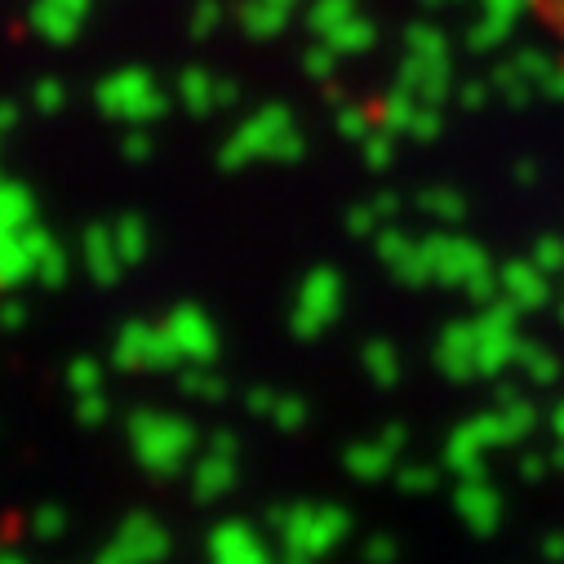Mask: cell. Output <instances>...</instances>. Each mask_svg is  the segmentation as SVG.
Returning a JSON list of instances; mask_svg holds the SVG:
<instances>
[{
    "label": "cell",
    "mask_w": 564,
    "mask_h": 564,
    "mask_svg": "<svg viewBox=\"0 0 564 564\" xmlns=\"http://www.w3.org/2000/svg\"><path fill=\"white\" fill-rule=\"evenodd\" d=\"M400 85L422 102H441L449 94V36L436 23H409L404 28V63Z\"/></svg>",
    "instance_id": "6da1fadb"
},
{
    "label": "cell",
    "mask_w": 564,
    "mask_h": 564,
    "mask_svg": "<svg viewBox=\"0 0 564 564\" xmlns=\"http://www.w3.org/2000/svg\"><path fill=\"white\" fill-rule=\"evenodd\" d=\"M303 152V138L294 129V116L290 107H262L249 124L236 129V138L223 152V165H245V161H258V156H271V161H294Z\"/></svg>",
    "instance_id": "7a4b0ae2"
},
{
    "label": "cell",
    "mask_w": 564,
    "mask_h": 564,
    "mask_svg": "<svg viewBox=\"0 0 564 564\" xmlns=\"http://www.w3.org/2000/svg\"><path fill=\"white\" fill-rule=\"evenodd\" d=\"M94 98L111 120H129V124H148L165 111V94H161L156 76L143 67H120V72L102 76Z\"/></svg>",
    "instance_id": "3957f363"
},
{
    "label": "cell",
    "mask_w": 564,
    "mask_h": 564,
    "mask_svg": "<svg viewBox=\"0 0 564 564\" xmlns=\"http://www.w3.org/2000/svg\"><path fill=\"white\" fill-rule=\"evenodd\" d=\"M89 19V0H32L28 23L50 45H72Z\"/></svg>",
    "instance_id": "277c9868"
},
{
    "label": "cell",
    "mask_w": 564,
    "mask_h": 564,
    "mask_svg": "<svg viewBox=\"0 0 564 564\" xmlns=\"http://www.w3.org/2000/svg\"><path fill=\"white\" fill-rule=\"evenodd\" d=\"M290 14H294V10L275 6V0H240L236 23H240L245 36H253V41H271V36H280V32L290 28Z\"/></svg>",
    "instance_id": "5b68a950"
},
{
    "label": "cell",
    "mask_w": 564,
    "mask_h": 564,
    "mask_svg": "<svg viewBox=\"0 0 564 564\" xmlns=\"http://www.w3.org/2000/svg\"><path fill=\"white\" fill-rule=\"evenodd\" d=\"M516 23H520V14H502V10H480V19H476V23L467 28V45H471L476 54H494V50H502V45L511 41Z\"/></svg>",
    "instance_id": "8992f818"
},
{
    "label": "cell",
    "mask_w": 564,
    "mask_h": 564,
    "mask_svg": "<svg viewBox=\"0 0 564 564\" xmlns=\"http://www.w3.org/2000/svg\"><path fill=\"white\" fill-rule=\"evenodd\" d=\"M329 50H338L343 58L347 54H369L373 50V41H378V28H373V19L369 14H351L343 28H334L329 36H321Z\"/></svg>",
    "instance_id": "52a82bcc"
},
{
    "label": "cell",
    "mask_w": 564,
    "mask_h": 564,
    "mask_svg": "<svg viewBox=\"0 0 564 564\" xmlns=\"http://www.w3.org/2000/svg\"><path fill=\"white\" fill-rule=\"evenodd\" d=\"M178 98L187 102L192 116H209L218 107V76H209L205 67H187L178 76Z\"/></svg>",
    "instance_id": "ba28073f"
},
{
    "label": "cell",
    "mask_w": 564,
    "mask_h": 564,
    "mask_svg": "<svg viewBox=\"0 0 564 564\" xmlns=\"http://www.w3.org/2000/svg\"><path fill=\"white\" fill-rule=\"evenodd\" d=\"M351 14H360L356 0H312V6H307V28H312L316 36H329V32L343 28Z\"/></svg>",
    "instance_id": "9c48e42d"
},
{
    "label": "cell",
    "mask_w": 564,
    "mask_h": 564,
    "mask_svg": "<svg viewBox=\"0 0 564 564\" xmlns=\"http://www.w3.org/2000/svg\"><path fill=\"white\" fill-rule=\"evenodd\" d=\"M218 23H223V0H196L187 32H192V41H209L218 32Z\"/></svg>",
    "instance_id": "30bf717a"
},
{
    "label": "cell",
    "mask_w": 564,
    "mask_h": 564,
    "mask_svg": "<svg viewBox=\"0 0 564 564\" xmlns=\"http://www.w3.org/2000/svg\"><path fill=\"white\" fill-rule=\"evenodd\" d=\"M338 58H343V54H338V50H329V45L321 41V45H312V50H307L303 67H307L316 80H329V76H334V67H338Z\"/></svg>",
    "instance_id": "8fae6325"
},
{
    "label": "cell",
    "mask_w": 564,
    "mask_h": 564,
    "mask_svg": "<svg viewBox=\"0 0 564 564\" xmlns=\"http://www.w3.org/2000/svg\"><path fill=\"white\" fill-rule=\"evenodd\" d=\"M32 102H36L41 111H58V107H63V85H58V80H41V85L32 89Z\"/></svg>",
    "instance_id": "7c38bea8"
},
{
    "label": "cell",
    "mask_w": 564,
    "mask_h": 564,
    "mask_svg": "<svg viewBox=\"0 0 564 564\" xmlns=\"http://www.w3.org/2000/svg\"><path fill=\"white\" fill-rule=\"evenodd\" d=\"M533 6L542 10V19L564 36V0H533Z\"/></svg>",
    "instance_id": "4fadbf2b"
},
{
    "label": "cell",
    "mask_w": 564,
    "mask_h": 564,
    "mask_svg": "<svg viewBox=\"0 0 564 564\" xmlns=\"http://www.w3.org/2000/svg\"><path fill=\"white\" fill-rule=\"evenodd\" d=\"M480 10H502V14H529L533 10V0H480Z\"/></svg>",
    "instance_id": "5bb4252c"
},
{
    "label": "cell",
    "mask_w": 564,
    "mask_h": 564,
    "mask_svg": "<svg viewBox=\"0 0 564 564\" xmlns=\"http://www.w3.org/2000/svg\"><path fill=\"white\" fill-rule=\"evenodd\" d=\"M365 152H369V165H387V152H391V143H387V138H369V143H365Z\"/></svg>",
    "instance_id": "9a60e30c"
},
{
    "label": "cell",
    "mask_w": 564,
    "mask_h": 564,
    "mask_svg": "<svg viewBox=\"0 0 564 564\" xmlns=\"http://www.w3.org/2000/svg\"><path fill=\"white\" fill-rule=\"evenodd\" d=\"M343 133L360 138L365 133V111H343Z\"/></svg>",
    "instance_id": "2e32d148"
},
{
    "label": "cell",
    "mask_w": 564,
    "mask_h": 564,
    "mask_svg": "<svg viewBox=\"0 0 564 564\" xmlns=\"http://www.w3.org/2000/svg\"><path fill=\"white\" fill-rule=\"evenodd\" d=\"M463 98H467L471 107H480V102H485V85H480V80H467V89H463Z\"/></svg>",
    "instance_id": "e0dca14e"
},
{
    "label": "cell",
    "mask_w": 564,
    "mask_h": 564,
    "mask_svg": "<svg viewBox=\"0 0 564 564\" xmlns=\"http://www.w3.org/2000/svg\"><path fill=\"white\" fill-rule=\"evenodd\" d=\"M546 94H551V98H564V63L555 67V76H551V85H546Z\"/></svg>",
    "instance_id": "ac0fdd59"
},
{
    "label": "cell",
    "mask_w": 564,
    "mask_h": 564,
    "mask_svg": "<svg viewBox=\"0 0 564 564\" xmlns=\"http://www.w3.org/2000/svg\"><path fill=\"white\" fill-rule=\"evenodd\" d=\"M231 98H236V85L231 80H218V107H227Z\"/></svg>",
    "instance_id": "d6986e66"
},
{
    "label": "cell",
    "mask_w": 564,
    "mask_h": 564,
    "mask_svg": "<svg viewBox=\"0 0 564 564\" xmlns=\"http://www.w3.org/2000/svg\"><path fill=\"white\" fill-rule=\"evenodd\" d=\"M422 6H458V0H422Z\"/></svg>",
    "instance_id": "ffe728a7"
},
{
    "label": "cell",
    "mask_w": 564,
    "mask_h": 564,
    "mask_svg": "<svg viewBox=\"0 0 564 564\" xmlns=\"http://www.w3.org/2000/svg\"><path fill=\"white\" fill-rule=\"evenodd\" d=\"M275 6H285V10H294V6H299V0H275Z\"/></svg>",
    "instance_id": "44dd1931"
}]
</instances>
